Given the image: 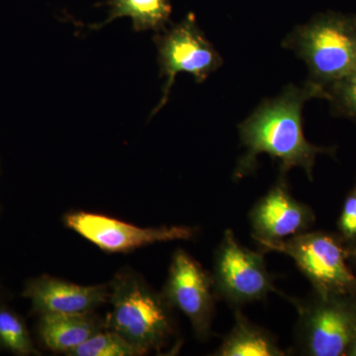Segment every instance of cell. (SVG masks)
<instances>
[{
    "instance_id": "1",
    "label": "cell",
    "mask_w": 356,
    "mask_h": 356,
    "mask_svg": "<svg viewBox=\"0 0 356 356\" xmlns=\"http://www.w3.org/2000/svg\"><path fill=\"white\" fill-rule=\"evenodd\" d=\"M311 98H324V95L308 81L303 88L288 86L278 97L262 103L238 126L247 152L236 166V179L254 172L257 156L261 154L278 159L282 175L293 168H301L309 179H313L318 154H332L334 149L315 146L306 139L302 111Z\"/></svg>"
},
{
    "instance_id": "2",
    "label": "cell",
    "mask_w": 356,
    "mask_h": 356,
    "mask_svg": "<svg viewBox=\"0 0 356 356\" xmlns=\"http://www.w3.org/2000/svg\"><path fill=\"white\" fill-rule=\"evenodd\" d=\"M109 287L112 311L105 318V329L123 337L140 355L165 348L175 330L172 308L163 294L130 270L117 273Z\"/></svg>"
},
{
    "instance_id": "3",
    "label": "cell",
    "mask_w": 356,
    "mask_h": 356,
    "mask_svg": "<svg viewBox=\"0 0 356 356\" xmlns=\"http://www.w3.org/2000/svg\"><path fill=\"white\" fill-rule=\"evenodd\" d=\"M283 46L306 63L308 83L325 98V89L356 69V17L321 14L290 33Z\"/></svg>"
},
{
    "instance_id": "4",
    "label": "cell",
    "mask_w": 356,
    "mask_h": 356,
    "mask_svg": "<svg viewBox=\"0 0 356 356\" xmlns=\"http://www.w3.org/2000/svg\"><path fill=\"white\" fill-rule=\"evenodd\" d=\"M261 252L291 257L313 285L316 294L356 295V275L348 266V245L341 236L325 232H305L277 242L257 241Z\"/></svg>"
},
{
    "instance_id": "5",
    "label": "cell",
    "mask_w": 356,
    "mask_h": 356,
    "mask_svg": "<svg viewBox=\"0 0 356 356\" xmlns=\"http://www.w3.org/2000/svg\"><path fill=\"white\" fill-rule=\"evenodd\" d=\"M291 302L298 311L297 341L302 355H348L356 322V295L315 293L307 301Z\"/></svg>"
},
{
    "instance_id": "6",
    "label": "cell",
    "mask_w": 356,
    "mask_h": 356,
    "mask_svg": "<svg viewBox=\"0 0 356 356\" xmlns=\"http://www.w3.org/2000/svg\"><path fill=\"white\" fill-rule=\"evenodd\" d=\"M158 48L161 76H165L163 97L152 116L168 103L170 90L179 72L191 74L197 83H203L222 64L220 54L206 39L193 13L170 29L156 33L154 38Z\"/></svg>"
},
{
    "instance_id": "7",
    "label": "cell",
    "mask_w": 356,
    "mask_h": 356,
    "mask_svg": "<svg viewBox=\"0 0 356 356\" xmlns=\"http://www.w3.org/2000/svg\"><path fill=\"white\" fill-rule=\"evenodd\" d=\"M215 293L234 306L266 299L278 292L266 268L262 252L243 247L227 229L215 254L212 274Z\"/></svg>"
},
{
    "instance_id": "8",
    "label": "cell",
    "mask_w": 356,
    "mask_h": 356,
    "mask_svg": "<svg viewBox=\"0 0 356 356\" xmlns=\"http://www.w3.org/2000/svg\"><path fill=\"white\" fill-rule=\"evenodd\" d=\"M65 224L84 238L110 254L129 252L156 243L191 240L197 235L198 229L189 226L140 228L114 218L95 213H70Z\"/></svg>"
},
{
    "instance_id": "9",
    "label": "cell",
    "mask_w": 356,
    "mask_h": 356,
    "mask_svg": "<svg viewBox=\"0 0 356 356\" xmlns=\"http://www.w3.org/2000/svg\"><path fill=\"white\" fill-rule=\"evenodd\" d=\"M214 293L212 274L184 250H177L161 294L172 308L189 318L200 339H207L210 334L215 311Z\"/></svg>"
},
{
    "instance_id": "10",
    "label": "cell",
    "mask_w": 356,
    "mask_h": 356,
    "mask_svg": "<svg viewBox=\"0 0 356 356\" xmlns=\"http://www.w3.org/2000/svg\"><path fill=\"white\" fill-rule=\"evenodd\" d=\"M315 220L311 208L293 197L284 175L255 203L250 213L255 242H277L305 233Z\"/></svg>"
},
{
    "instance_id": "11",
    "label": "cell",
    "mask_w": 356,
    "mask_h": 356,
    "mask_svg": "<svg viewBox=\"0 0 356 356\" xmlns=\"http://www.w3.org/2000/svg\"><path fill=\"white\" fill-rule=\"evenodd\" d=\"M31 302L33 315L90 313L109 302L108 284L81 286L49 275L26 282L22 292Z\"/></svg>"
},
{
    "instance_id": "12",
    "label": "cell",
    "mask_w": 356,
    "mask_h": 356,
    "mask_svg": "<svg viewBox=\"0 0 356 356\" xmlns=\"http://www.w3.org/2000/svg\"><path fill=\"white\" fill-rule=\"evenodd\" d=\"M37 334L47 348L65 355L105 329V320L90 313L39 316Z\"/></svg>"
},
{
    "instance_id": "13",
    "label": "cell",
    "mask_w": 356,
    "mask_h": 356,
    "mask_svg": "<svg viewBox=\"0 0 356 356\" xmlns=\"http://www.w3.org/2000/svg\"><path fill=\"white\" fill-rule=\"evenodd\" d=\"M215 355L284 356L286 353L281 350L270 332L250 322L240 310H236L235 325Z\"/></svg>"
},
{
    "instance_id": "14",
    "label": "cell",
    "mask_w": 356,
    "mask_h": 356,
    "mask_svg": "<svg viewBox=\"0 0 356 356\" xmlns=\"http://www.w3.org/2000/svg\"><path fill=\"white\" fill-rule=\"evenodd\" d=\"M109 16L100 24L89 26L90 29H99L117 18L132 19L135 31L154 30L156 33L166 29L172 15V6L168 0H107Z\"/></svg>"
},
{
    "instance_id": "15",
    "label": "cell",
    "mask_w": 356,
    "mask_h": 356,
    "mask_svg": "<svg viewBox=\"0 0 356 356\" xmlns=\"http://www.w3.org/2000/svg\"><path fill=\"white\" fill-rule=\"evenodd\" d=\"M0 351L19 356L40 355L24 318L6 304L0 306Z\"/></svg>"
},
{
    "instance_id": "16",
    "label": "cell",
    "mask_w": 356,
    "mask_h": 356,
    "mask_svg": "<svg viewBox=\"0 0 356 356\" xmlns=\"http://www.w3.org/2000/svg\"><path fill=\"white\" fill-rule=\"evenodd\" d=\"M67 355L70 356H136L135 346L111 330L96 332Z\"/></svg>"
},
{
    "instance_id": "17",
    "label": "cell",
    "mask_w": 356,
    "mask_h": 356,
    "mask_svg": "<svg viewBox=\"0 0 356 356\" xmlns=\"http://www.w3.org/2000/svg\"><path fill=\"white\" fill-rule=\"evenodd\" d=\"M325 95L336 113L356 121V69L330 86Z\"/></svg>"
},
{
    "instance_id": "18",
    "label": "cell",
    "mask_w": 356,
    "mask_h": 356,
    "mask_svg": "<svg viewBox=\"0 0 356 356\" xmlns=\"http://www.w3.org/2000/svg\"><path fill=\"white\" fill-rule=\"evenodd\" d=\"M337 228L339 236L346 245L356 243V184L344 200Z\"/></svg>"
},
{
    "instance_id": "19",
    "label": "cell",
    "mask_w": 356,
    "mask_h": 356,
    "mask_svg": "<svg viewBox=\"0 0 356 356\" xmlns=\"http://www.w3.org/2000/svg\"><path fill=\"white\" fill-rule=\"evenodd\" d=\"M346 356H356V322L355 332H353V341H351L350 348Z\"/></svg>"
},
{
    "instance_id": "20",
    "label": "cell",
    "mask_w": 356,
    "mask_h": 356,
    "mask_svg": "<svg viewBox=\"0 0 356 356\" xmlns=\"http://www.w3.org/2000/svg\"><path fill=\"white\" fill-rule=\"evenodd\" d=\"M348 254H350V261L356 264V243L353 245H348Z\"/></svg>"
},
{
    "instance_id": "21",
    "label": "cell",
    "mask_w": 356,
    "mask_h": 356,
    "mask_svg": "<svg viewBox=\"0 0 356 356\" xmlns=\"http://www.w3.org/2000/svg\"><path fill=\"white\" fill-rule=\"evenodd\" d=\"M2 304H6V303H4L3 296H2L1 293H0V306H1Z\"/></svg>"
}]
</instances>
